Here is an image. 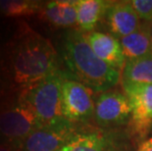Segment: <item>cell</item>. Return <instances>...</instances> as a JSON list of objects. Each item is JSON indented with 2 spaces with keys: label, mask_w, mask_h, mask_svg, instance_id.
Instances as JSON below:
<instances>
[{
  "label": "cell",
  "mask_w": 152,
  "mask_h": 151,
  "mask_svg": "<svg viewBox=\"0 0 152 151\" xmlns=\"http://www.w3.org/2000/svg\"><path fill=\"white\" fill-rule=\"evenodd\" d=\"M2 67L23 89L39 82L58 68L57 52L48 38L21 23L6 44Z\"/></svg>",
  "instance_id": "cell-1"
},
{
  "label": "cell",
  "mask_w": 152,
  "mask_h": 151,
  "mask_svg": "<svg viewBox=\"0 0 152 151\" xmlns=\"http://www.w3.org/2000/svg\"><path fill=\"white\" fill-rule=\"evenodd\" d=\"M64 60L80 82L92 91H107L119 82L121 73L93 52L80 31H71L64 40Z\"/></svg>",
  "instance_id": "cell-2"
},
{
  "label": "cell",
  "mask_w": 152,
  "mask_h": 151,
  "mask_svg": "<svg viewBox=\"0 0 152 151\" xmlns=\"http://www.w3.org/2000/svg\"><path fill=\"white\" fill-rule=\"evenodd\" d=\"M64 78V73L57 68L39 82L23 89L20 98L27 102L34 112L39 127L65 121L62 111Z\"/></svg>",
  "instance_id": "cell-3"
},
{
  "label": "cell",
  "mask_w": 152,
  "mask_h": 151,
  "mask_svg": "<svg viewBox=\"0 0 152 151\" xmlns=\"http://www.w3.org/2000/svg\"><path fill=\"white\" fill-rule=\"evenodd\" d=\"M38 127L34 112L22 98L18 99L17 103L0 108V136L8 143L22 144Z\"/></svg>",
  "instance_id": "cell-4"
},
{
  "label": "cell",
  "mask_w": 152,
  "mask_h": 151,
  "mask_svg": "<svg viewBox=\"0 0 152 151\" xmlns=\"http://www.w3.org/2000/svg\"><path fill=\"white\" fill-rule=\"evenodd\" d=\"M95 102L92 90L76 80L64 78L62 82L63 117L72 124L86 123L94 118Z\"/></svg>",
  "instance_id": "cell-5"
},
{
  "label": "cell",
  "mask_w": 152,
  "mask_h": 151,
  "mask_svg": "<svg viewBox=\"0 0 152 151\" xmlns=\"http://www.w3.org/2000/svg\"><path fill=\"white\" fill-rule=\"evenodd\" d=\"M75 124L62 121L35 128L21 144V151H60L79 133Z\"/></svg>",
  "instance_id": "cell-6"
},
{
  "label": "cell",
  "mask_w": 152,
  "mask_h": 151,
  "mask_svg": "<svg viewBox=\"0 0 152 151\" xmlns=\"http://www.w3.org/2000/svg\"><path fill=\"white\" fill-rule=\"evenodd\" d=\"M132 106L131 128L143 139L152 128V85H123Z\"/></svg>",
  "instance_id": "cell-7"
},
{
  "label": "cell",
  "mask_w": 152,
  "mask_h": 151,
  "mask_svg": "<svg viewBox=\"0 0 152 151\" xmlns=\"http://www.w3.org/2000/svg\"><path fill=\"white\" fill-rule=\"evenodd\" d=\"M131 115V102L124 93L107 90L102 92L95 101L94 120L102 128L120 126L126 123Z\"/></svg>",
  "instance_id": "cell-8"
},
{
  "label": "cell",
  "mask_w": 152,
  "mask_h": 151,
  "mask_svg": "<svg viewBox=\"0 0 152 151\" xmlns=\"http://www.w3.org/2000/svg\"><path fill=\"white\" fill-rule=\"evenodd\" d=\"M64 151H124V143L112 131L97 128L82 130L68 142Z\"/></svg>",
  "instance_id": "cell-9"
},
{
  "label": "cell",
  "mask_w": 152,
  "mask_h": 151,
  "mask_svg": "<svg viewBox=\"0 0 152 151\" xmlns=\"http://www.w3.org/2000/svg\"><path fill=\"white\" fill-rule=\"evenodd\" d=\"M104 18L110 33L119 38L134 33L141 26L131 1H111Z\"/></svg>",
  "instance_id": "cell-10"
},
{
  "label": "cell",
  "mask_w": 152,
  "mask_h": 151,
  "mask_svg": "<svg viewBox=\"0 0 152 151\" xmlns=\"http://www.w3.org/2000/svg\"><path fill=\"white\" fill-rule=\"evenodd\" d=\"M83 34L93 52L103 62L119 72L124 69L126 57L123 52L120 39L112 34L100 31H91Z\"/></svg>",
  "instance_id": "cell-11"
},
{
  "label": "cell",
  "mask_w": 152,
  "mask_h": 151,
  "mask_svg": "<svg viewBox=\"0 0 152 151\" xmlns=\"http://www.w3.org/2000/svg\"><path fill=\"white\" fill-rule=\"evenodd\" d=\"M37 17L55 28L74 27L77 25V0L42 2Z\"/></svg>",
  "instance_id": "cell-12"
},
{
  "label": "cell",
  "mask_w": 152,
  "mask_h": 151,
  "mask_svg": "<svg viewBox=\"0 0 152 151\" xmlns=\"http://www.w3.org/2000/svg\"><path fill=\"white\" fill-rule=\"evenodd\" d=\"M126 61H132L151 55V23L141 24L134 33L120 38Z\"/></svg>",
  "instance_id": "cell-13"
},
{
  "label": "cell",
  "mask_w": 152,
  "mask_h": 151,
  "mask_svg": "<svg viewBox=\"0 0 152 151\" xmlns=\"http://www.w3.org/2000/svg\"><path fill=\"white\" fill-rule=\"evenodd\" d=\"M111 1L77 0V26L83 34L91 33L100 20L105 17Z\"/></svg>",
  "instance_id": "cell-14"
},
{
  "label": "cell",
  "mask_w": 152,
  "mask_h": 151,
  "mask_svg": "<svg viewBox=\"0 0 152 151\" xmlns=\"http://www.w3.org/2000/svg\"><path fill=\"white\" fill-rule=\"evenodd\" d=\"M121 75L123 85H152V54L137 60L126 61Z\"/></svg>",
  "instance_id": "cell-15"
},
{
  "label": "cell",
  "mask_w": 152,
  "mask_h": 151,
  "mask_svg": "<svg viewBox=\"0 0 152 151\" xmlns=\"http://www.w3.org/2000/svg\"><path fill=\"white\" fill-rule=\"evenodd\" d=\"M42 2L34 0H0V12L6 17L22 18L37 15Z\"/></svg>",
  "instance_id": "cell-16"
},
{
  "label": "cell",
  "mask_w": 152,
  "mask_h": 151,
  "mask_svg": "<svg viewBox=\"0 0 152 151\" xmlns=\"http://www.w3.org/2000/svg\"><path fill=\"white\" fill-rule=\"evenodd\" d=\"M131 4L140 20L152 23V0H132Z\"/></svg>",
  "instance_id": "cell-17"
},
{
  "label": "cell",
  "mask_w": 152,
  "mask_h": 151,
  "mask_svg": "<svg viewBox=\"0 0 152 151\" xmlns=\"http://www.w3.org/2000/svg\"><path fill=\"white\" fill-rule=\"evenodd\" d=\"M21 145L15 143H6L1 144L0 143V151H21Z\"/></svg>",
  "instance_id": "cell-18"
},
{
  "label": "cell",
  "mask_w": 152,
  "mask_h": 151,
  "mask_svg": "<svg viewBox=\"0 0 152 151\" xmlns=\"http://www.w3.org/2000/svg\"><path fill=\"white\" fill-rule=\"evenodd\" d=\"M137 151H152V137L144 140L138 147Z\"/></svg>",
  "instance_id": "cell-19"
},
{
  "label": "cell",
  "mask_w": 152,
  "mask_h": 151,
  "mask_svg": "<svg viewBox=\"0 0 152 151\" xmlns=\"http://www.w3.org/2000/svg\"><path fill=\"white\" fill-rule=\"evenodd\" d=\"M151 45H152V23H151Z\"/></svg>",
  "instance_id": "cell-20"
},
{
  "label": "cell",
  "mask_w": 152,
  "mask_h": 151,
  "mask_svg": "<svg viewBox=\"0 0 152 151\" xmlns=\"http://www.w3.org/2000/svg\"><path fill=\"white\" fill-rule=\"evenodd\" d=\"M60 151H64V150H62V149H61V150H60Z\"/></svg>",
  "instance_id": "cell-21"
}]
</instances>
